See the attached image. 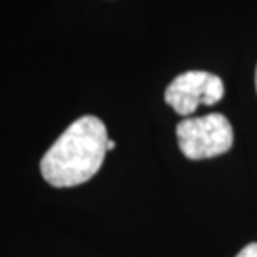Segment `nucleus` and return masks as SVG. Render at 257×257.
<instances>
[{
    "label": "nucleus",
    "mask_w": 257,
    "mask_h": 257,
    "mask_svg": "<svg viewBox=\"0 0 257 257\" xmlns=\"http://www.w3.org/2000/svg\"><path fill=\"white\" fill-rule=\"evenodd\" d=\"M255 91H257V67H255Z\"/></svg>",
    "instance_id": "nucleus-6"
},
{
    "label": "nucleus",
    "mask_w": 257,
    "mask_h": 257,
    "mask_svg": "<svg viewBox=\"0 0 257 257\" xmlns=\"http://www.w3.org/2000/svg\"><path fill=\"white\" fill-rule=\"evenodd\" d=\"M114 146H116V143H114L113 140H108V143H106V150H108V151H111V150H114Z\"/></svg>",
    "instance_id": "nucleus-5"
},
{
    "label": "nucleus",
    "mask_w": 257,
    "mask_h": 257,
    "mask_svg": "<svg viewBox=\"0 0 257 257\" xmlns=\"http://www.w3.org/2000/svg\"><path fill=\"white\" fill-rule=\"evenodd\" d=\"M178 145L189 160H209L227 153L234 145V131L221 113L199 118H184L176 126Z\"/></svg>",
    "instance_id": "nucleus-2"
},
{
    "label": "nucleus",
    "mask_w": 257,
    "mask_h": 257,
    "mask_svg": "<svg viewBox=\"0 0 257 257\" xmlns=\"http://www.w3.org/2000/svg\"><path fill=\"white\" fill-rule=\"evenodd\" d=\"M108 140L100 118L91 114L78 118L42 158L43 179L53 188H75L90 181L105 161Z\"/></svg>",
    "instance_id": "nucleus-1"
},
{
    "label": "nucleus",
    "mask_w": 257,
    "mask_h": 257,
    "mask_svg": "<svg viewBox=\"0 0 257 257\" xmlns=\"http://www.w3.org/2000/svg\"><path fill=\"white\" fill-rule=\"evenodd\" d=\"M222 96L224 83L219 76L199 70L178 75L165 91V101L181 116H191L199 105H216Z\"/></svg>",
    "instance_id": "nucleus-3"
},
{
    "label": "nucleus",
    "mask_w": 257,
    "mask_h": 257,
    "mask_svg": "<svg viewBox=\"0 0 257 257\" xmlns=\"http://www.w3.org/2000/svg\"><path fill=\"white\" fill-rule=\"evenodd\" d=\"M236 257H257V242H250Z\"/></svg>",
    "instance_id": "nucleus-4"
}]
</instances>
